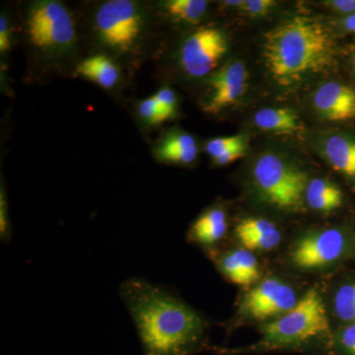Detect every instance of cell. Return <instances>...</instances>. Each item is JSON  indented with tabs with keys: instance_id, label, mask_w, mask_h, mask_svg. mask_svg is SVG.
I'll return each mask as SVG.
<instances>
[{
	"instance_id": "cell-1",
	"label": "cell",
	"mask_w": 355,
	"mask_h": 355,
	"mask_svg": "<svg viewBox=\"0 0 355 355\" xmlns=\"http://www.w3.org/2000/svg\"><path fill=\"white\" fill-rule=\"evenodd\" d=\"M120 296L139 333L144 355H188L200 345L205 322L162 287L132 277Z\"/></svg>"
},
{
	"instance_id": "cell-2",
	"label": "cell",
	"mask_w": 355,
	"mask_h": 355,
	"mask_svg": "<svg viewBox=\"0 0 355 355\" xmlns=\"http://www.w3.org/2000/svg\"><path fill=\"white\" fill-rule=\"evenodd\" d=\"M263 55L272 78L288 86L328 69L335 57V43L319 21L295 16L266 33Z\"/></svg>"
},
{
	"instance_id": "cell-3",
	"label": "cell",
	"mask_w": 355,
	"mask_h": 355,
	"mask_svg": "<svg viewBox=\"0 0 355 355\" xmlns=\"http://www.w3.org/2000/svg\"><path fill=\"white\" fill-rule=\"evenodd\" d=\"M329 329L323 298L311 288L291 310L263 327L258 347L272 349L299 345L327 335Z\"/></svg>"
},
{
	"instance_id": "cell-4",
	"label": "cell",
	"mask_w": 355,
	"mask_h": 355,
	"mask_svg": "<svg viewBox=\"0 0 355 355\" xmlns=\"http://www.w3.org/2000/svg\"><path fill=\"white\" fill-rule=\"evenodd\" d=\"M254 183L266 202L284 210L302 207L307 189V174L275 153L259 157L253 167Z\"/></svg>"
},
{
	"instance_id": "cell-5",
	"label": "cell",
	"mask_w": 355,
	"mask_h": 355,
	"mask_svg": "<svg viewBox=\"0 0 355 355\" xmlns=\"http://www.w3.org/2000/svg\"><path fill=\"white\" fill-rule=\"evenodd\" d=\"M95 27L100 40L110 48L130 51L141 35V14L130 0H111L96 13Z\"/></svg>"
},
{
	"instance_id": "cell-6",
	"label": "cell",
	"mask_w": 355,
	"mask_h": 355,
	"mask_svg": "<svg viewBox=\"0 0 355 355\" xmlns=\"http://www.w3.org/2000/svg\"><path fill=\"white\" fill-rule=\"evenodd\" d=\"M28 35L42 49H65L76 39L73 20L58 1H41L33 6L27 20Z\"/></svg>"
},
{
	"instance_id": "cell-7",
	"label": "cell",
	"mask_w": 355,
	"mask_h": 355,
	"mask_svg": "<svg viewBox=\"0 0 355 355\" xmlns=\"http://www.w3.org/2000/svg\"><path fill=\"white\" fill-rule=\"evenodd\" d=\"M345 233L338 229L314 231L299 238L291 252L294 266L302 270H316L333 265L347 249Z\"/></svg>"
},
{
	"instance_id": "cell-8",
	"label": "cell",
	"mask_w": 355,
	"mask_h": 355,
	"mask_svg": "<svg viewBox=\"0 0 355 355\" xmlns=\"http://www.w3.org/2000/svg\"><path fill=\"white\" fill-rule=\"evenodd\" d=\"M227 48V41L220 30L200 28L182 46V67L189 76H205L216 69Z\"/></svg>"
},
{
	"instance_id": "cell-9",
	"label": "cell",
	"mask_w": 355,
	"mask_h": 355,
	"mask_svg": "<svg viewBox=\"0 0 355 355\" xmlns=\"http://www.w3.org/2000/svg\"><path fill=\"white\" fill-rule=\"evenodd\" d=\"M298 300L291 286L272 277L263 280L248 292L240 305V311L251 319L266 321L288 312L297 304Z\"/></svg>"
},
{
	"instance_id": "cell-10",
	"label": "cell",
	"mask_w": 355,
	"mask_h": 355,
	"mask_svg": "<svg viewBox=\"0 0 355 355\" xmlns=\"http://www.w3.org/2000/svg\"><path fill=\"white\" fill-rule=\"evenodd\" d=\"M248 72L242 62H231L209 77L211 96L205 105L207 113L217 114L235 104L247 89Z\"/></svg>"
},
{
	"instance_id": "cell-11",
	"label": "cell",
	"mask_w": 355,
	"mask_h": 355,
	"mask_svg": "<svg viewBox=\"0 0 355 355\" xmlns=\"http://www.w3.org/2000/svg\"><path fill=\"white\" fill-rule=\"evenodd\" d=\"M314 106L326 120H352L355 116V90L334 81L324 84L315 93Z\"/></svg>"
},
{
	"instance_id": "cell-12",
	"label": "cell",
	"mask_w": 355,
	"mask_h": 355,
	"mask_svg": "<svg viewBox=\"0 0 355 355\" xmlns=\"http://www.w3.org/2000/svg\"><path fill=\"white\" fill-rule=\"evenodd\" d=\"M236 236L244 249L270 251L279 246L282 234L272 222L263 218H246L236 227Z\"/></svg>"
},
{
	"instance_id": "cell-13",
	"label": "cell",
	"mask_w": 355,
	"mask_h": 355,
	"mask_svg": "<svg viewBox=\"0 0 355 355\" xmlns=\"http://www.w3.org/2000/svg\"><path fill=\"white\" fill-rule=\"evenodd\" d=\"M219 268L231 282L240 286H251L260 277V266L251 251L238 249L224 254Z\"/></svg>"
},
{
	"instance_id": "cell-14",
	"label": "cell",
	"mask_w": 355,
	"mask_h": 355,
	"mask_svg": "<svg viewBox=\"0 0 355 355\" xmlns=\"http://www.w3.org/2000/svg\"><path fill=\"white\" fill-rule=\"evenodd\" d=\"M227 216L219 207L207 210L193 222L190 230L191 241L210 247L220 241L227 231Z\"/></svg>"
},
{
	"instance_id": "cell-15",
	"label": "cell",
	"mask_w": 355,
	"mask_h": 355,
	"mask_svg": "<svg viewBox=\"0 0 355 355\" xmlns=\"http://www.w3.org/2000/svg\"><path fill=\"white\" fill-rule=\"evenodd\" d=\"M198 153L195 137L184 132L171 133L156 149V156L161 161L176 164H191L197 159Z\"/></svg>"
},
{
	"instance_id": "cell-16",
	"label": "cell",
	"mask_w": 355,
	"mask_h": 355,
	"mask_svg": "<svg viewBox=\"0 0 355 355\" xmlns=\"http://www.w3.org/2000/svg\"><path fill=\"white\" fill-rule=\"evenodd\" d=\"M324 153L336 171L355 179V140L345 135H331L324 141Z\"/></svg>"
},
{
	"instance_id": "cell-17",
	"label": "cell",
	"mask_w": 355,
	"mask_h": 355,
	"mask_svg": "<svg viewBox=\"0 0 355 355\" xmlns=\"http://www.w3.org/2000/svg\"><path fill=\"white\" fill-rule=\"evenodd\" d=\"M305 200L311 209L330 212L342 205L343 193L336 184L328 180L314 179L308 183Z\"/></svg>"
},
{
	"instance_id": "cell-18",
	"label": "cell",
	"mask_w": 355,
	"mask_h": 355,
	"mask_svg": "<svg viewBox=\"0 0 355 355\" xmlns=\"http://www.w3.org/2000/svg\"><path fill=\"white\" fill-rule=\"evenodd\" d=\"M257 127L265 132L291 135L300 130L301 123L297 114L289 109L266 108L254 116Z\"/></svg>"
},
{
	"instance_id": "cell-19",
	"label": "cell",
	"mask_w": 355,
	"mask_h": 355,
	"mask_svg": "<svg viewBox=\"0 0 355 355\" xmlns=\"http://www.w3.org/2000/svg\"><path fill=\"white\" fill-rule=\"evenodd\" d=\"M77 72L105 89L114 87L120 77V71L113 60L102 55L84 60L77 67Z\"/></svg>"
},
{
	"instance_id": "cell-20",
	"label": "cell",
	"mask_w": 355,
	"mask_h": 355,
	"mask_svg": "<svg viewBox=\"0 0 355 355\" xmlns=\"http://www.w3.org/2000/svg\"><path fill=\"white\" fill-rule=\"evenodd\" d=\"M167 12L178 20L195 23L207 12L209 2L205 0H171L165 4Z\"/></svg>"
},
{
	"instance_id": "cell-21",
	"label": "cell",
	"mask_w": 355,
	"mask_h": 355,
	"mask_svg": "<svg viewBox=\"0 0 355 355\" xmlns=\"http://www.w3.org/2000/svg\"><path fill=\"white\" fill-rule=\"evenodd\" d=\"M336 316L345 324L355 322V282L343 284L334 297Z\"/></svg>"
},
{
	"instance_id": "cell-22",
	"label": "cell",
	"mask_w": 355,
	"mask_h": 355,
	"mask_svg": "<svg viewBox=\"0 0 355 355\" xmlns=\"http://www.w3.org/2000/svg\"><path fill=\"white\" fill-rule=\"evenodd\" d=\"M244 146H246L244 137L241 135H233V137H217V139L209 140L205 146V150L214 160L233 149Z\"/></svg>"
},
{
	"instance_id": "cell-23",
	"label": "cell",
	"mask_w": 355,
	"mask_h": 355,
	"mask_svg": "<svg viewBox=\"0 0 355 355\" xmlns=\"http://www.w3.org/2000/svg\"><path fill=\"white\" fill-rule=\"evenodd\" d=\"M139 111L140 116L150 125H159V123H164L165 121L171 119L169 114L164 113L160 109L157 100L154 96L140 103Z\"/></svg>"
},
{
	"instance_id": "cell-24",
	"label": "cell",
	"mask_w": 355,
	"mask_h": 355,
	"mask_svg": "<svg viewBox=\"0 0 355 355\" xmlns=\"http://www.w3.org/2000/svg\"><path fill=\"white\" fill-rule=\"evenodd\" d=\"M154 97L157 100L159 107L164 113L169 114L170 118L175 116L177 109V97L172 89H161Z\"/></svg>"
},
{
	"instance_id": "cell-25",
	"label": "cell",
	"mask_w": 355,
	"mask_h": 355,
	"mask_svg": "<svg viewBox=\"0 0 355 355\" xmlns=\"http://www.w3.org/2000/svg\"><path fill=\"white\" fill-rule=\"evenodd\" d=\"M338 343L347 355H355V322L347 324L338 334Z\"/></svg>"
},
{
	"instance_id": "cell-26",
	"label": "cell",
	"mask_w": 355,
	"mask_h": 355,
	"mask_svg": "<svg viewBox=\"0 0 355 355\" xmlns=\"http://www.w3.org/2000/svg\"><path fill=\"white\" fill-rule=\"evenodd\" d=\"M0 236H1L2 242H10L11 228L8 214H7V202L3 188L1 189V195H0Z\"/></svg>"
},
{
	"instance_id": "cell-27",
	"label": "cell",
	"mask_w": 355,
	"mask_h": 355,
	"mask_svg": "<svg viewBox=\"0 0 355 355\" xmlns=\"http://www.w3.org/2000/svg\"><path fill=\"white\" fill-rule=\"evenodd\" d=\"M273 0H246L243 3L242 8L250 15H266L275 6Z\"/></svg>"
},
{
	"instance_id": "cell-28",
	"label": "cell",
	"mask_w": 355,
	"mask_h": 355,
	"mask_svg": "<svg viewBox=\"0 0 355 355\" xmlns=\"http://www.w3.org/2000/svg\"><path fill=\"white\" fill-rule=\"evenodd\" d=\"M10 48V28L6 16L0 17V51L6 53Z\"/></svg>"
},
{
	"instance_id": "cell-29",
	"label": "cell",
	"mask_w": 355,
	"mask_h": 355,
	"mask_svg": "<svg viewBox=\"0 0 355 355\" xmlns=\"http://www.w3.org/2000/svg\"><path fill=\"white\" fill-rule=\"evenodd\" d=\"M245 150H246V146L233 149V150L223 154V155L220 156V157L214 159V162H216L217 165L220 166L230 164V163L235 162V161L238 160V159L243 157L245 154Z\"/></svg>"
},
{
	"instance_id": "cell-30",
	"label": "cell",
	"mask_w": 355,
	"mask_h": 355,
	"mask_svg": "<svg viewBox=\"0 0 355 355\" xmlns=\"http://www.w3.org/2000/svg\"><path fill=\"white\" fill-rule=\"evenodd\" d=\"M328 4L338 12L349 14V16L355 13V0H333Z\"/></svg>"
},
{
	"instance_id": "cell-31",
	"label": "cell",
	"mask_w": 355,
	"mask_h": 355,
	"mask_svg": "<svg viewBox=\"0 0 355 355\" xmlns=\"http://www.w3.org/2000/svg\"><path fill=\"white\" fill-rule=\"evenodd\" d=\"M343 28L347 31L355 33V13L347 16L343 22Z\"/></svg>"
},
{
	"instance_id": "cell-32",
	"label": "cell",
	"mask_w": 355,
	"mask_h": 355,
	"mask_svg": "<svg viewBox=\"0 0 355 355\" xmlns=\"http://www.w3.org/2000/svg\"><path fill=\"white\" fill-rule=\"evenodd\" d=\"M224 3L227 6L242 7L244 1H241V0H238V1H224Z\"/></svg>"
},
{
	"instance_id": "cell-33",
	"label": "cell",
	"mask_w": 355,
	"mask_h": 355,
	"mask_svg": "<svg viewBox=\"0 0 355 355\" xmlns=\"http://www.w3.org/2000/svg\"><path fill=\"white\" fill-rule=\"evenodd\" d=\"M354 69H355V51H354Z\"/></svg>"
}]
</instances>
